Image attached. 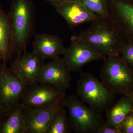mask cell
Returning a JSON list of instances; mask_svg holds the SVG:
<instances>
[{
  "label": "cell",
  "mask_w": 133,
  "mask_h": 133,
  "mask_svg": "<svg viewBox=\"0 0 133 133\" xmlns=\"http://www.w3.org/2000/svg\"><path fill=\"white\" fill-rule=\"evenodd\" d=\"M92 22L78 35L107 56L120 55L127 40L119 30L107 19H99Z\"/></svg>",
  "instance_id": "obj_1"
},
{
  "label": "cell",
  "mask_w": 133,
  "mask_h": 133,
  "mask_svg": "<svg viewBox=\"0 0 133 133\" xmlns=\"http://www.w3.org/2000/svg\"><path fill=\"white\" fill-rule=\"evenodd\" d=\"M33 9L30 0H14L9 16L12 29L13 51L17 56L26 51L32 31Z\"/></svg>",
  "instance_id": "obj_2"
},
{
  "label": "cell",
  "mask_w": 133,
  "mask_h": 133,
  "mask_svg": "<svg viewBox=\"0 0 133 133\" xmlns=\"http://www.w3.org/2000/svg\"><path fill=\"white\" fill-rule=\"evenodd\" d=\"M100 71L101 81L114 94L133 89V69L120 55L107 56Z\"/></svg>",
  "instance_id": "obj_3"
},
{
  "label": "cell",
  "mask_w": 133,
  "mask_h": 133,
  "mask_svg": "<svg viewBox=\"0 0 133 133\" xmlns=\"http://www.w3.org/2000/svg\"><path fill=\"white\" fill-rule=\"evenodd\" d=\"M77 84V95L91 108L100 112L109 108L115 94L94 75L81 72Z\"/></svg>",
  "instance_id": "obj_4"
},
{
  "label": "cell",
  "mask_w": 133,
  "mask_h": 133,
  "mask_svg": "<svg viewBox=\"0 0 133 133\" xmlns=\"http://www.w3.org/2000/svg\"><path fill=\"white\" fill-rule=\"evenodd\" d=\"M63 105L69 114L71 129L76 132L97 133L104 123L99 112L86 106L76 95L66 97Z\"/></svg>",
  "instance_id": "obj_5"
},
{
  "label": "cell",
  "mask_w": 133,
  "mask_h": 133,
  "mask_svg": "<svg viewBox=\"0 0 133 133\" xmlns=\"http://www.w3.org/2000/svg\"><path fill=\"white\" fill-rule=\"evenodd\" d=\"M6 64H0V109L6 117L21 104L28 88Z\"/></svg>",
  "instance_id": "obj_6"
},
{
  "label": "cell",
  "mask_w": 133,
  "mask_h": 133,
  "mask_svg": "<svg viewBox=\"0 0 133 133\" xmlns=\"http://www.w3.org/2000/svg\"><path fill=\"white\" fill-rule=\"evenodd\" d=\"M63 55L65 63L70 71H79L87 63L104 60L107 57L78 35L72 37L70 44L68 48H65Z\"/></svg>",
  "instance_id": "obj_7"
},
{
  "label": "cell",
  "mask_w": 133,
  "mask_h": 133,
  "mask_svg": "<svg viewBox=\"0 0 133 133\" xmlns=\"http://www.w3.org/2000/svg\"><path fill=\"white\" fill-rule=\"evenodd\" d=\"M44 60L33 51L23 52L17 56L11 64L10 70L28 87L39 83V79L45 64Z\"/></svg>",
  "instance_id": "obj_8"
},
{
  "label": "cell",
  "mask_w": 133,
  "mask_h": 133,
  "mask_svg": "<svg viewBox=\"0 0 133 133\" xmlns=\"http://www.w3.org/2000/svg\"><path fill=\"white\" fill-rule=\"evenodd\" d=\"M107 19L127 41H133V0H111Z\"/></svg>",
  "instance_id": "obj_9"
},
{
  "label": "cell",
  "mask_w": 133,
  "mask_h": 133,
  "mask_svg": "<svg viewBox=\"0 0 133 133\" xmlns=\"http://www.w3.org/2000/svg\"><path fill=\"white\" fill-rule=\"evenodd\" d=\"M66 97L65 91L43 83L28 87L21 103L24 109L38 108L53 104Z\"/></svg>",
  "instance_id": "obj_10"
},
{
  "label": "cell",
  "mask_w": 133,
  "mask_h": 133,
  "mask_svg": "<svg viewBox=\"0 0 133 133\" xmlns=\"http://www.w3.org/2000/svg\"><path fill=\"white\" fill-rule=\"evenodd\" d=\"M66 97L48 106L24 109L26 133H47L54 115L63 105Z\"/></svg>",
  "instance_id": "obj_11"
},
{
  "label": "cell",
  "mask_w": 133,
  "mask_h": 133,
  "mask_svg": "<svg viewBox=\"0 0 133 133\" xmlns=\"http://www.w3.org/2000/svg\"><path fill=\"white\" fill-rule=\"evenodd\" d=\"M63 58L58 57L44 64L39 83L48 84L65 91L70 86L71 76Z\"/></svg>",
  "instance_id": "obj_12"
},
{
  "label": "cell",
  "mask_w": 133,
  "mask_h": 133,
  "mask_svg": "<svg viewBox=\"0 0 133 133\" xmlns=\"http://www.w3.org/2000/svg\"><path fill=\"white\" fill-rule=\"evenodd\" d=\"M55 8L71 27L101 19L97 15L88 11L78 1L64 3Z\"/></svg>",
  "instance_id": "obj_13"
},
{
  "label": "cell",
  "mask_w": 133,
  "mask_h": 133,
  "mask_svg": "<svg viewBox=\"0 0 133 133\" xmlns=\"http://www.w3.org/2000/svg\"><path fill=\"white\" fill-rule=\"evenodd\" d=\"M33 48V52L44 61L59 57L63 55L65 50L59 37L45 33L35 35Z\"/></svg>",
  "instance_id": "obj_14"
},
{
  "label": "cell",
  "mask_w": 133,
  "mask_h": 133,
  "mask_svg": "<svg viewBox=\"0 0 133 133\" xmlns=\"http://www.w3.org/2000/svg\"><path fill=\"white\" fill-rule=\"evenodd\" d=\"M133 111V103L125 96L108 109L105 124L121 131L123 121L128 115Z\"/></svg>",
  "instance_id": "obj_15"
},
{
  "label": "cell",
  "mask_w": 133,
  "mask_h": 133,
  "mask_svg": "<svg viewBox=\"0 0 133 133\" xmlns=\"http://www.w3.org/2000/svg\"><path fill=\"white\" fill-rule=\"evenodd\" d=\"M0 49L3 56V63L10 59L13 50L12 29L9 16L0 7Z\"/></svg>",
  "instance_id": "obj_16"
},
{
  "label": "cell",
  "mask_w": 133,
  "mask_h": 133,
  "mask_svg": "<svg viewBox=\"0 0 133 133\" xmlns=\"http://www.w3.org/2000/svg\"><path fill=\"white\" fill-rule=\"evenodd\" d=\"M24 109L21 103L10 112L0 125V133H26Z\"/></svg>",
  "instance_id": "obj_17"
},
{
  "label": "cell",
  "mask_w": 133,
  "mask_h": 133,
  "mask_svg": "<svg viewBox=\"0 0 133 133\" xmlns=\"http://www.w3.org/2000/svg\"><path fill=\"white\" fill-rule=\"evenodd\" d=\"M67 110L62 106L55 114L47 133H69L71 129Z\"/></svg>",
  "instance_id": "obj_18"
},
{
  "label": "cell",
  "mask_w": 133,
  "mask_h": 133,
  "mask_svg": "<svg viewBox=\"0 0 133 133\" xmlns=\"http://www.w3.org/2000/svg\"><path fill=\"white\" fill-rule=\"evenodd\" d=\"M91 13L97 15L101 19L108 17L109 0H78Z\"/></svg>",
  "instance_id": "obj_19"
},
{
  "label": "cell",
  "mask_w": 133,
  "mask_h": 133,
  "mask_svg": "<svg viewBox=\"0 0 133 133\" xmlns=\"http://www.w3.org/2000/svg\"><path fill=\"white\" fill-rule=\"evenodd\" d=\"M120 55L133 69V41H127L122 48Z\"/></svg>",
  "instance_id": "obj_20"
},
{
  "label": "cell",
  "mask_w": 133,
  "mask_h": 133,
  "mask_svg": "<svg viewBox=\"0 0 133 133\" xmlns=\"http://www.w3.org/2000/svg\"><path fill=\"white\" fill-rule=\"evenodd\" d=\"M121 132L133 133V111L126 116L121 127Z\"/></svg>",
  "instance_id": "obj_21"
},
{
  "label": "cell",
  "mask_w": 133,
  "mask_h": 133,
  "mask_svg": "<svg viewBox=\"0 0 133 133\" xmlns=\"http://www.w3.org/2000/svg\"><path fill=\"white\" fill-rule=\"evenodd\" d=\"M121 131L119 129L108 125L104 123L98 129L97 133H120Z\"/></svg>",
  "instance_id": "obj_22"
},
{
  "label": "cell",
  "mask_w": 133,
  "mask_h": 133,
  "mask_svg": "<svg viewBox=\"0 0 133 133\" xmlns=\"http://www.w3.org/2000/svg\"><path fill=\"white\" fill-rule=\"evenodd\" d=\"M76 1H78V0H51L50 2L51 5L55 8V7L64 3Z\"/></svg>",
  "instance_id": "obj_23"
},
{
  "label": "cell",
  "mask_w": 133,
  "mask_h": 133,
  "mask_svg": "<svg viewBox=\"0 0 133 133\" xmlns=\"http://www.w3.org/2000/svg\"><path fill=\"white\" fill-rule=\"evenodd\" d=\"M125 96H127L129 98V99L131 100V101H132L133 104V89Z\"/></svg>",
  "instance_id": "obj_24"
},
{
  "label": "cell",
  "mask_w": 133,
  "mask_h": 133,
  "mask_svg": "<svg viewBox=\"0 0 133 133\" xmlns=\"http://www.w3.org/2000/svg\"><path fill=\"white\" fill-rule=\"evenodd\" d=\"M4 117H6L5 115L0 109V125H1L2 122L4 121V120H3Z\"/></svg>",
  "instance_id": "obj_25"
},
{
  "label": "cell",
  "mask_w": 133,
  "mask_h": 133,
  "mask_svg": "<svg viewBox=\"0 0 133 133\" xmlns=\"http://www.w3.org/2000/svg\"><path fill=\"white\" fill-rule=\"evenodd\" d=\"M3 56L1 50L0 49V63L2 61H3Z\"/></svg>",
  "instance_id": "obj_26"
},
{
  "label": "cell",
  "mask_w": 133,
  "mask_h": 133,
  "mask_svg": "<svg viewBox=\"0 0 133 133\" xmlns=\"http://www.w3.org/2000/svg\"><path fill=\"white\" fill-rule=\"evenodd\" d=\"M46 1H49L50 2L51 1V0H46Z\"/></svg>",
  "instance_id": "obj_27"
}]
</instances>
